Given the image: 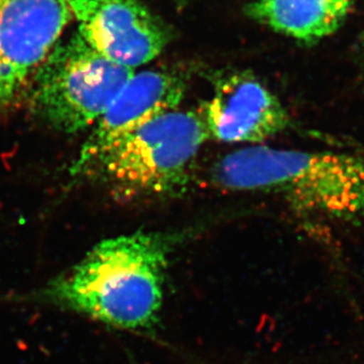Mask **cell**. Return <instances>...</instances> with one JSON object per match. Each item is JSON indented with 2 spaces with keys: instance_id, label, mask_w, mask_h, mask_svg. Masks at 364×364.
<instances>
[{
  "instance_id": "obj_1",
  "label": "cell",
  "mask_w": 364,
  "mask_h": 364,
  "mask_svg": "<svg viewBox=\"0 0 364 364\" xmlns=\"http://www.w3.org/2000/svg\"><path fill=\"white\" fill-rule=\"evenodd\" d=\"M196 232L137 231L107 238L28 299L116 329L151 331L162 311L170 258Z\"/></svg>"
},
{
  "instance_id": "obj_8",
  "label": "cell",
  "mask_w": 364,
  "mask_h": 364,
  "mask_svg": "<svg viewBox=\"0 0 364 364\" xmlns=\"http://www.w3.org/2000/svg\"><path fill=\"white\" fill-rule=\"evenodd\" d=\"M186 90V80L173 71L145 70L134 73L93 125L70 168V175L144 124L176 110Z\"/></svg>"
},
{
  "instance_id": "obj_10",
  "label": "cell",
  "mask_w": 364,
  "mask_h": 364,
  "mask_svg": "<svg viewBox=\"0 0 364 364\" xmlns=\"http://www.w3.org/2000/svg\"><path fill=\"white\" fill-rule=\"evenodd\" d=\"M361 46H362V51H363V55H364V31L361 36Z\"/></svg>"
},
{
  "instance_id": "obj_5",
  "label": "cell",
  "mask_w": 364,
  "mask_h": 364,
  "mask_svg": "<svg viewBox=\"0 0 364 364\" xmlns=\"http://www.w3.org/2000/svg\"><path fill=\"white\" fill-rule=\"evenodd\" d=\"M73 21L70 0H0V111L26 91Z\"/></svg>"
},
{
  "instance_id": "obj_3",
  "label": "cell",
  "mask_w": 364,
  "mask_h": 364,
  "mask_svg": "<svg viewBox=\"0 0 364 364\" xmlns=\"http://www.w3.org/2000/svg\"><path fill=\"white\" fill-rule=\"evenodd\" d=\"M206 139L195 111H168L144 124L73 173L119 202L181 196L193 182Z\"/></svg>"
},
{
  "instance_id": "obj_9",
  "label": "cell",
  "mask_w": 364,
  "mask_h": 364,
  "mask_svg": "<svg viewBox=\"0 0 364 364\" xmlns=\"http://www.w3.org/2000/svg\"><path fill=\"white\" fill-rule=\"evenodd\" d=\"M356 0H255L247 16L281 35L311 44L333 35Z\"/></svg>"
},
{
  "instance_id": "obj_4",
  "label": "cell",
  "mask_w": 364,
  "mask_h": 364,
  "mask_svg": "<svg viewBox=\"0 0 364 364\" xmlns=\"http://www.w3.org/2000/svg\"><path fill=\"white\" fill-rule=\"evenodd\" d=\"M136 71L112 62L78 33L59 41L30 84L33 114L64 134L92 127Z\"/></svg>"
},
{
  "instance_id": "obj_2",
  "label": "cell",
  "mask_w": 364,
  "mask_h": 364,
  "mask_svg": "<svg viewBox=\"0 0 364 364\" xmlns=\"http://www.w3.org/2000/svg\"><path fill=\"white\" fill-rule=\"evenodd\" d=\"M211 179L231 191L272 193L302 215L364 223V155L251 145L220 159Z\"/></svg>"
},
{
  "instance_id": "obj_11",
  "label": "cell",
  "mask_w": 364,
  "mask_h": 364,
  "mask_svg": "<svg viewBox=\"0 0 364 364\" xmlns=\"http://www.w3.org/2000/svg\"><path fill=\"white\" fill-rule=\"evenodd\" d=\"M177 3H188V1H191V0H175Z\"/></svg>"
},
{
  "instance_id": "obj_6",
  "label": "cell",
  "mask_w": 364,
  "mask_h": 364,
  "mask_svg": "<svg viewBox=\"0 0 364 364\" xmlns=\"http://www.w3.org/2000/svg\"><path fill=\"white\" fill-rule=\"evenodd\" d=\"M77 33L119 65L136 69L161 55L172 35L141 0H70Z\"/></svg>"
},
{
  "instance_id": "obj_7",
  "label": "cell",
  "mask_w": 364,
  "mask_h": 364,
  "mask_svg": "<svg viewBox=\"0 0 364 364\" xmlns=\"http://www.w3.org/2000/svg\"><path fill=\"white\" fill-rule=\"evenodd\" d=\"M200 114L209 139L225 143L258 145L290 125L279 98L243 73L220 77Z\"/></svg>"
}]
</instances>
